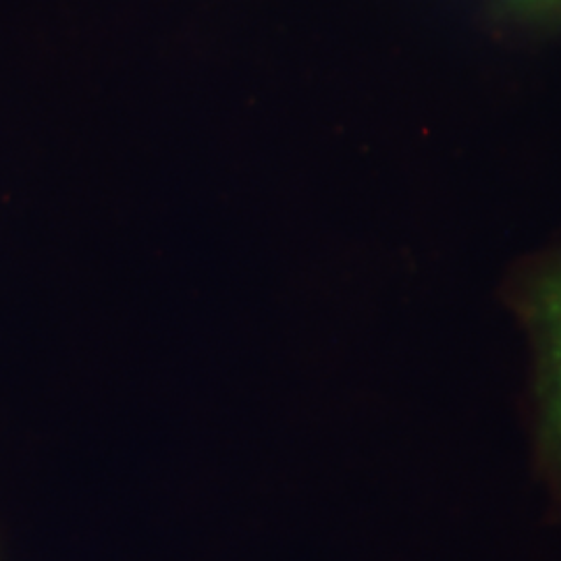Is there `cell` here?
<instances>
[{"label": "cell", "mask_w": 561, "mask_h": 561, "mask_svg": "<svg viewBox=\"0 0 561 561\" xmlns=\"http://www.w3.org/2000/svg\"><path fill=\"white\" fill-rule=\"evenodd\" d=\"M556 381H558V422H560L561 433V375H556Z\"/></svg>", "instance_id": "cell-2"}, {"label": "cell", "mask_w": 561, "mask_h": 561, "mask_svg": "<svg viewBox=\"0 0 561 561\" xmlns=\"http://www.w3.org/2000/svg\"><path fill=\"white\" fill-rule=\"evenodd\" d=\"M541 317L551 341L556 375H561V277L551 280L545 287L541 296Z\"/></svg>", "instance_id": "cell-1"}]
</instances>
